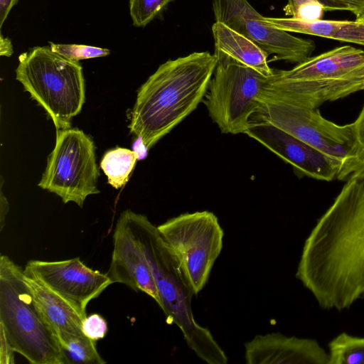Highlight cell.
I'll return each mask as SVG.
<instances>
[{
  "mask_svg": "<svg viewBox=\"0 0 364 364\" xmlns=\"http://www.w3.org/2000/svg\"><path fill=\"white\" fill-rule=\"evenodd\" d=\"M247 364H328V354L317 341L280 333L257 335L245 344Z\"/></svg>",
  "mask_w": 364,
  "mask_h": 364,
  "instance_id": "15",
  "label": "cell"
},
{
  "mask_svg": "<svg viewBox=\"0 0 364 364\" xmlns=\"http://www.w3.org/2000/svg\"><path fill=\"white\" fill-rule=\"evenodd\" d=\"M138 159L136 151L117 147L103 156L100 168L107 177V182L115 188L124 186L129 180Z\"/></svg>",
  "mask_w": 364,
  "mask_h": 364,
  "instance_id": "18",
  "label": "cell"
},
{
  "mask_svg": "<svg viewBox=\"0 0 364 364\" xmlns=\"http://www.w3.org/2000/svg\"><path fill=\"white\" fill-rule=\"evenodd\" d=\"M267 89L313 109L364 91V50L340 46L311 56L290 70H274Z\"/></svg>",
  "mask_w": 364,
  "mask_h": 364,
  "instance_id": "5",
  "label": "cell"
},
{
  "mask_svg": "<svg viewBox=\"0 0 364 364\" xmlns=\"http://www.w3.org/2000/svg\"><path fill=\"white\" fill-rule=\"evenodd\" d=\"M352 124L354 135V148L350 176L364 169V105L357 119Z\"/></svg>",
  "mask_w": 364,
  "mask_h": 364,
  "instance_id": "25",
  "label": "cell"
},
{
  "mask_svg": "<svg viewBox=\"0 0 364 364\" xmlns=\"http://www.w3.org/2000/svg\"><path fill=\"white\" fill-rule=\"evenodd\" d=\"M284 10L287 16L306 21L321 20L325 11L318 0H291L287 1Z\"/></svg>",
  "mask_w": 364,
  "mask_h": 364,
  "instance_id": "24",
  "label": "cell"
},
{
  "mask_svg": "<svg viewBox=\"0 0 364 364\" xmlns=\"http://www.w3.org/2000/svg\"><path fill=\"white\" fill-rule=\"evenodd\" d=\"M1 364L18 353L33 364H63L58 336L46 320L25 279L23 269L0 257Z\"/></svg>",
  "mask_w": 364,
  "mask_h": 364,
  "instance_id": "4",
  "label": "cell"
},
{
  "mask_svg": "<svg viewBox=\"0 0 364 364\" xmlns=\"http://www.w3.org/2000/svg\"><path fill=\"white\" fill-rule=\"evenodd\" d=\"M296 277L321 308L364 297V169L352 174L306 239Z\"/></svg>",
  "mask_w": 364,
  "mask_h": 364,
  "instance_id": "1",
  "label": "cell"
},
{
  "mask_svg": "<svg viewBox=\"0 0 364 364\" xmlns=\"http://www.w3.org/2000/svg\"><path fill=\"white\" fill-rule=\"evenodd\" d=\"M343 4L353 13L355 18L364 12V0H338Z\"/></svg>",
  "mask_w": 364,
  "mask_h": 364,
  "instance_id": "27",
  "label": "cell"
},
{
  "mask_svg": "<svg viewBox=\"0 0 364 364\" xmlns=\"http://www.w3.org/2000/svg\"><path fill=\"white\" fill-rule=\"evenodd\" d=\"M52 51L75 62L81 60L104 57L109 54V50L82 44H61L49 42Z\"/></svg>",
  "mask_w": 364,
  "mask_h": 364,
  "instance_id": "23",
  "label": "cell"
},
{
  "mask_svg": "<svg viewBox=\"0 0 364 364\" xmlns=\"http://www.w3.org/2000/svg\"><path fill=\"white\" fill-rule=\"evenodd\" d=\"M215 55L218 60L228 59L250 67L261 74H274L267 62L268 54L252 41L226 24L215 21L212 25Z\"/></svg>",
  "mask_w": 364,
  "mask_h": 364,
  "instance_id": "16",
  "label": "cell"
},
{
  "mask_svg": "<svg viewBox=\"0 0 364 364\" xmlns=\"http://www.w3.org/2000/svg\"><path fill=\"white\" fill-rule=\"evenodd\" d=\"M217 63L215 54L193 52L161 64L141 86L129 128L146 149L197 108Z\"/></svg>",
  "mask_w": 364,
  "mask_h": 364,
  "instance_id": "2",
  "label": "cell"
},
{
  "mask_svg": "<svg viewBox=\"0 0 364 364\" xmlns=\"http://www.w3.org/2000/svg\"><path fill=\"white\" fill-rule=\"evenodd\" d=\"M82 331L90 338L97 341L103 338L107 332V324L100 314L87 316L82 323Z\"/></svg>",
  "mask_w": 364,
  "mask_h": 364,
  "instance_id": "26",
  "label": "cell"
},
{
  "mask_svg": "<svg viewBox=\"0 0 364 364\" xmlns=\"http://www.w3.org/2000/svg\"><path fill=\"white\" fill-rule=\"evenodd\" d=\"M215 21L244 35L274 59L299 64L316 48L310 39L296 37L269 24L247 0H213Z\"/></svg>",
  "mask_w": 364,
  "mask_h": 364,
  "instance_id": "11",
  "label": "cell"
},
{
  "mask_svg": "<svg viewBox=\"0 0 364 364\" xmlns=\"http://www.w3.org/2000/svg\"><path fill=\"white\" fill-rule=\"evenodd\" d=\"M16 78L48 113L57 130L70 128L85 102V80L78 62L36 46L19 55Z\"/></svg>",
  "mask_w": 364,
  "mask_h": 364,
  "instance_id": "6",
  "label": "cell"
},
{
  "mask_svg": "<svg viewBox=\"0 0 364 364\" xmlns=\"http://www.w3.org/2000/svg\"><path fill=\"white\" fill-rule=\"evenodd\" d=\"M1 196H0V204H1V208H0V230H2L4 225H5V217L9 211V203L6 198V197L4 196L2 191H1Z\"/></svg>",
  "mask_w": 364,
  "mask_h": 364,
  "instance_id": "31",
  "label": "cell"
},
{
  "mask_svg": "<svg viewBox=\"0 0 364 364\" xmlns=\"http://www.w3.org/2000/svg\"><path fill=\"white\" fill-rule=\"evenodd\" d=\"M123 213L150 267L166 322L179 328L188 347L201 360L208 364H226L224 350L210 331L196 322L191 306L192 289L157 227L144 215L130 210Z\"/></svg>",
  "mask_w": 364,
  "mask_h": 364,
  "instance_id": "3",
  "label": "cell"
},
{
  "mask_svg": "<svg viewBox=\"0 0 364 364\" xmlns=\"http://www.w3.org/2000/svg\"><path fill=\"white\" fill-rule=\"evenodd\" d=\"M18 0H0V28L6 20L12 8L18 3Z\"/></svg>",
  "mask_w": 364,
  "mask_h": 364,
  "instance_id": "28",
  "label": "cell"
},
{
  "mask_svg": "<svg viewBox=\"0 0 364 364\" xmlns=\"http://www.w3.org/2000/svg\"><path fill=\"white\" fill-rule=\"evenodd\" d=\"M60 346L63 364L106 363L97 350L96 341L85 334L75 336Z\"/></svg>",
  "mask_w": 364,
  "mask_h": 364,
  "instance_id": "21",
  "label": "cell"
},
{
  "mask_svg": "<svg viewBox=\"0 0 364 364\" xmlns=\"http://www.w3.org/2000/svg\"><path fill=\"white\" fill-rule=\"evenodd\" d=\"M113 245L107 273L112 283H122L134 291H143L160 306L159 294L150 267L123 212L115 225Z\"/></svg>",
  "mask_w": 364,
  "mask_h": 364,
  "instance_id": "14",
  "label": "cell"
},
{
  "mask_svg": "<svg viewBox=\"0 0 364 364\" xmlns=\"http://www.w3.org/2000/svg\"><path fill=\"white\" fill-rule=\"evenodd\" d=\"M13 46L11 41L8 37L4 36L0 33V55L1 56L9 57L13 54Z\"/></svg>",
  "mask_w": 364,
  "mask_h": 364,
  "instance_id": "30",
  "label": "cell"
},
{
  "mask_svg": "<svg viewBox=\"0 0 364 364\" xmlns=\"http://www.w3.org/2000/svg\"><path fill=\"white\" fill-rule=\"evenodd\" d=\"M157 228L197 295L207 284L223 248L224 232L218 218L208 210L186 213Z\"/></svg>",
  "mask_w": 364,
  "mask_h": 364,
  "instance_id": "9",
  "label": "cell"
},
{
  "mask_svg": "<svg viewBox=\"0 0 364 364\" xmlns=\"http://www.w3.org/2000/svg\"><path fill=\"white\" fill-rule=\"evenodd\" d=\"M245 134L290 164L300 177L331 181L341 173L339 162L267 122L251 119Z\"/></svg>",
  "mask_w": 364,
  "mask_h": 364,
  "instance_id": "13",
  "label": "cell"
},
{
  "mask_svg": "<svg viewBox=\"0 0 364 364\" xmlns=\"http://www.w3.org/2000/svg\"><path fill=\"white\" fill-rule=\"evenodd\" d=\"M328 364H364V337L343 332L328 343Z\"/></svg>",
  "mask_w": 364,
  "mask_h": 364,
  "instance_id": "20",
  "label": "cell"
},
{
  "mask_svg": "<svg viewBox=\"0 0 364 364\" xmlns=\"http://www.w3.org/2000/svg\"><path fill=\"white\" fill-rule=\"evenodd\" d=\"M173 0H129V14L136 27H144Z\"/></svg>",
  "mask_w": 364,
  "mask_h": 364,
  "instance_id": "22",
  "label": "cell"
},
{
  "mask_svg": "<svg viewBox=\"0 0 364 364\" xmlns=\"http://www.w3.org/2000/svg\"><path fill=\"white\" fill-rule=\"evenodd\" d=\"M23 271L66 301L84 319L88 303L112 284L107 274L92 269L78 257L52 262L31 260Z\"/></svg>",
  "mask_w": 364,
  "mask_h": 364,
  "instance_id": "12",
  "label": "cell"
},
{
  "mask_svg": "<svg viewBox=\"0 0 364 364\" xmlns=\"http://www.w3.org/2000/svg\"><path fill=\"white\" fill-rule=\"evenodd\" d=\"M255 118L267 122L310 144L341 164L337 179L346 181L353 156V124H338L324 118L318 109L298 105L266 87Z\"/></svg>",
  "mask_w": 364,
  "mask_h": 364,
  "instance_id": "7",
  "label": "cell"
},
{
  "mask_svg": "<svg viewBox=\"0 0 364 364\" xmlns=\"http://www.w3.org/2000/svg\"><path fill=\"white\" fill-rule=\"evenodd\" d=\"M271 77L228 59L218 60L204 103L224 134H245Z\"/></svg>",
  "mask_w": 364,
  "mask_h": 364,
  "instance_id": "8",
  "label": "cell"
},
{
  "mask_svg": "<svg viewBox=\"0 0 364 364\" xmlns=\"http://www.w3.org/2000/svg\"><path fill=\"white\" fill-rule=\"evenodd\" d=\"M355 21L364 23V12L359 16L356 17Z\"/></svg>",
  "mask_w": 364,
  "mask_h": 364,
  "instance_id": "32",
  "label": "cell"
},
{
  "mask_svg": "<svg viewBox=\"0 0 364 364\" xmlns=\"http://www.w3.org/2000/svg\"><path fill=\"white\" fill-rule=\"evenodd\" d=\"M95 150L92 139L82 130H57L38 186L55 193L64 203L74 202L82 208L88 196L100 193Z\"/></svg>",
  "mask_w": 364,
  "mask_h": 364,
  "instance_id": "10",
  "label": "cell"
},
{
  "mask_svg": "<svg viewBox=\"0 0 364 364\" xmlns=\"http://www.w3.org/2000/svg\"><path fill=\"white\" fill-rule=\"evenodd\" d=\"M313 34L364 46V23L355 20H317L314 22Z\"/></svg>",
  "mask_w": 364,
  "mask_h": 364,
  "instance_id": "19",
  "label": "cell"
},
{
  "mask_svg": "<svg viewBox=\"0 0 364 364\" xmlns=\"http://www.w3.org/2000/svg\"><path fill=\"white\" fill-rule=\"evenodd\" d=\"M25 279L46 320L56 333L60 344L84 334V318L66 301L26 274Z\"/></svg>",
  "mask_w": 364,
  "mask_h": 364,
  "instance_id": "17",
  "label": "cell"
},
{
  "mask_svg": "<svg viewBox=\"0 0 364 364\" xmlns=\"http://www.w3.org/2000/svg\"><path fill=\"white\" fill-rule=\"evenodd\" d=\"M291 0H288L291 1ZM324 7L325 11H348V8L338 0H318Z\"/></svg>",
  "mask_w": 364,
  "mask_h": 364,
  "instance_id": "29",
  "label": "cell"
}]
</instances>
